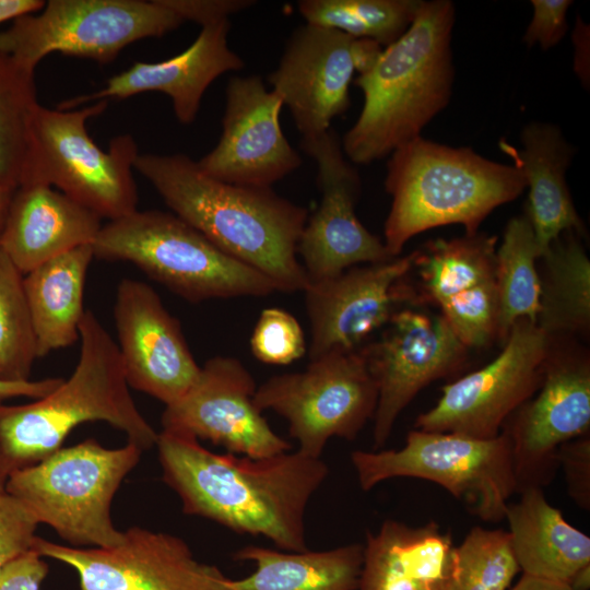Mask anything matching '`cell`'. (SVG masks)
<instances>
[{
    "label": "cell",
    "instance_id": "obj_1",
    "mask_svg": "<svg viewBox=\"0 0 590 590\" xmlns=\"http://www.w3.org/2000/svg\"><path fill=\"white\" fill-rule=\"evenodd\" d=\"M156 446L163 481L186 515L263 535L283 551H307L306 508L329 473L321 458L298 450L259 459L220 455L193 437L164 430Z\"/></svg>",
    "mask_w": 590,
    "mask_h": 590
},
{
    "label": "cell",
    "instance_id": "obj_2",
    "mask_svg": "<svg viewBox=\"0 0 590 590\" xmlns=\"http://www.w3.org/2000/svg\"><path fill=\"white\" fill-rule=\"evenodd\" d=\"M134 169L175 215L227 255L268 276L278 292H304L308 279L297 244L308 210L271 188L206 176L186 154H139Z\"/></svg>",
    "mask_w": 590,
    "mask_h": 590
},
{
    "label": "cell",
    "instance_id": "obj_3",
    "mask_svg": "<svg viewBox=\"0 0 590 590\" xmlns=\"http://www.w3.org/2000/svg\"><path fill=\"white\" fill-rule=\"evenodd\" d=\"M455 21L451 1L422 0L404 34L384 47L371 69L353 81L364 103L341 142L352 164L367 165L390 155L421 137L446 108L455 81Z\"/></svg>",
    "mask_w": 590,
    "mask_h": 590
},
{
    "label": "cell",
    "instance_id": "obj_4",
    "mask_svg": "<svg viewBox=\"0 0 590 590\" xmlns=\"http://www.w3.org/2000/svg\"><path fill=\"white\" fill-rule=\"evenodd\" d=\"M79 329L80 356L67 380L30 403L0 404V475L5 479L55 453L85 422L104 421L142 450L157 442L158 433L129 392L117 343L91 310Z\"/></svg>",
    "mask_w": 590,
    "mask_h": 590
},
{
    "label": "cell",
    "instance_id": "obj_5",
    "mask_svg": "<svg viewBox=\"0 0 590 590\" xmlns=\"http://www.w3.org/2000/svg\"><path fill=\"white\" fill-rule=\"evenodd\" d=\"M387 163L385 190L391 206L385 246L399 257L409 239L426 229L462 225L465 235L527 188L514 165L497 163L468 146L452 148L417 137L394 150Z\"/></svg>",
    "mask_w": 590,
    "mask_h": 590
},
{
    "label": "cell",
    "instance_id": "obj_6",
    "mask_svg": "<svg viewBox=\"0 0 590 590\" xmlns=\"http://www.w3.org/2000/svg\"><path fill=\"white\" fill-rule=\"evenodd\" d=\"M94 257L128 261L190 303L278 292L263 273L227 255L174 213L134 211L103 225Z\"/></svg>",
    "mask_w": 590,
    "mask_h": 590
},
{
    "label": "cell",
    "instance_id": "obj_7",
    "mask_svg": "<svg viewBox=\"0 0 590 590\" xmlns=\"http://www.w3.org/2000/svg\"><path fill=\"white\" fill-rule=\"evenodd\" d=\"M107 106L108 101H98L78 109H52L38 103L30 122L17 187H56L109 221L137 211L132 170L140 153L135 140L131 134L116 135L104 151L86 129L87 120Z\"/></svg>",
    "mask_w": 590,
    "mask_h": 590
},
{
    "label": "cell",
    "instance_id": "obj_8",
    "mask_svg": "<svg viewBox=\"0 0 590 590\" xmlns=\"http://www.w3.org/2000/svg\"><path fill=\"white\" fill-rule=\"evenodd\" d=\"M142 451L130 441L108 449L90 438L11 473L4 488L73 547H113L123 531L114 526L111 502Z\"/></svg>",
    "mask_w": 590,
    "mask_h": 590
},
{
    "label": "cell",
    "instance_id": "obj_9",
    "mask_svg": "<svg viewBox=\"0 0 590 590\" xmlns=\"http://www.w3.org/2000/svg\"><path fill=\"white\" fill-rule=\"evenodd\" d=\"M351 461L363 491L393 477L430 481L484 521L505 519L508 499L516 494L509 439L503 432L480 439L414 428L401 449L355 450Z\"/></svg>",
    "mask_w": 590,
    "mask_h": 590
},
{
    "label": "cell",
    "instance_id": "obj_10",
    "mask_svg": "<svg viewBox=\"0 0 590 590\" xmlns=\"http://www.w3.org/2000/svg\"><path fill=\"white\" fill-rule=\"evenodd\" d=\"M184 22L164 0H49L0 32V51L32 72L56 51L106 64L131 43Z\"/></svg>",
    "mask_w": 590,
    "mask_h": 590
},
{
    "label": "cell",
    "instance_id": "obj_11",
    "mask_svg": "<svg viewBox=\"0 0 590 590\" xmlns=\"http://www.w3.org/2000/svg\"><path fill=\"white\" fill-rule=\"evenodd\" d=\"M378 387L362 347L310 359L306 369L276 375L256 389L259 411L272 410L288 422L298 451L321 458L332 437L353 440L373 420Z\"/></svg>",
    "mask_w": 590,
    "mask_h": 590
},
{
    "label": "cell",
    "instance_id": "obj_12",
    "mask_svg": "<svg viewBox=\"0 0 590 590\" xmlns=\"http://www.w3.org/2000/svg\"><path fill=\"white\" fill-rule=\"evenodd\" d=\"M534 322L518 320L500 353L482 368L441 389V397L417 416L415 428L488 439L499 435L506 420L540 388L552 350Z\"/></svg>",
    "mask_w": 590,
    "mask_h": 590
},
{
    "label": "cell",
    "instance_id": "obj_13",
    "mask_svg": "<svg viewBox=\"0 0 590 590\" xmlns=\"http://www.w3.org/2000/svg\"><path fill=\"white\" fill-rule=\"evenodd\" d=\"M516 493L545 488L558 470L560 445L590 434V361L585 354L554 352L538 391L504 423Z\"/></svg>",
    "mask_w": 590,
    "mask_h": 590
},
{
    "label": "cell",
    "instance_id": "obj_14",
    "mask_svg": "<svg viewBox=\"0 0 590 590\" xmlns=\"http://www.w3.org/2000/svg\"><path fill=\"white\" fill-rule=\"evenodd\" d=\"M378 387L373 417L374 449L388 440L400 413L436 379L459 370L468 347L441 314L404 306L397 310L378 340L362 346Z\"/></svg>",
    "mask_w": 590,
    "mask_h": 590
},
{
    "label": "cell",
    "instance_id": "obj_15",
    "mask_svg": "<svg viewBox=\"0 0 590 590\" xmlns=\"http://www.w3.org/2000/svg\"><path fill=\"white\" fill-rule=\"evenodd\" d=\"M299 145L317 164V185L321 193L320 203L308 215L297 244V256L308 284L333 278L355 266L396 258L355 213L361 177L345 158L334 130L300 139Z\"/></svg>",
    "mask_w": 590,
    "mask_h": 590
},
{
    "label": "cell",
    "instance_id": "obj_16",
    "mask_svg": "<svg viewBox=\"0 0 590 590\" xmlns=\"http://www.w3.org/2000/svg\"><path fill=\"white\" fill-rule=\"evenodd\" d=\"M33 551L72 567L81 590H225L227 577L184 540L132 527L113 547L80 548L36 536Z\"/></svg>",
    "mask_w": 590,
    "mask_h": 590
},
{
    "label": "cell",
    "instance_id": "obj_17",
    "mask_svg": "<svg viewBox=\"0 0 590 590\" xmlns=\"http://www.w3.org/2000/svg\"><path fill=\"white\" fill-rule=\"evenodd\" d=\"M415 257L416 250L308 284L303 293L310 324L309 359L361 349L402 305L414 302L404 279Z\"/></svg>",
    "mask_w": 590,
    "mask_h": 590
},
{
    "label": "cell",
    "instance_id": "obj_18",
    "mask_svg": "<svg viewBox=\"0 0 590 590\" xmlns=\"http://www.w3.org/2000/svg\"><path fill=\"white\" fill-rule=\"evenodd\" d=\"M256 382L244 364L214 356L201 366L192 387L165 405L164 432L206 439L227 452L259 459L288 451L253 403Z\"/></svg>",
    "mask_w": 590,
    "mask_h": 590
},
{
    "label": "cell",
    "instance_id": "obj_19",
    "mask_svg": "<svg viewBox=\"0 0 590 590\" xmlns=\"http://www.w3.org/2000/svg\"><path fill=\"white\" fill-rule=\"evenodd\" d=\"M222 133L197 164L209 177L232 185L271 188L302 165L280 122L282 99L259 75H235L225 91Z\"/></svg>",
    "mask_w": 590,
    "mask_h": 590
},
{
    "label": "cell",
    "instance_id": "obj_20",
    "mask_svg": "<svg viewBox=\"0 0 590 590\" xmlns=\"http://www.w3.org/2000/svg\"><path fill=\"white\" fill-rule=\"evenodd\" d=\"M117 347L129 387L168 405L196 382L199 366L180 322L148 284L123 279L114 306Z\"/></svg>",
    "mask_w": 590,
    "mask_h": 590
},
{
    "label": "cell",
    "instance_id": "obj_21",
    "mask_svg": "<svg viewBox=\"0 0 590 590\" xmlns=\"http://www.w3.org/2000/svg\"><path fill=\"white\" fill-rule=\"evenodd\" d=\"M354 37L305 23L286 42L268 81L291 111L302 139L331 129L332 120L350 105V84L356 71Z\"/></svg>",
    "mask_w": 590,
    "mask_h": 590
},
{
    "label": "cell",
    "instance_id": "obj_22",
    "mask_svg": "<svg viewBox=\"0 0 590 590\" xmlns=\"http://www.w3.org/2000/svg\"><path fill=\"white\" fill-rule=\"evenodd\" d=\"M229 27V20L202 26L182 52L158 62H134L113 75L103 88L63 101L58 108L75 109L90 102L161 92L170 97L178 121L189 125L197 118L210 84L225 72L245 67L244 60L228 46Z\"/></svg>",
    "mask_w": 590,
    "mask_h": 590
},
{
    "label": "cell",
    "instance_id": "obj_23",
    "mask_svg": "<svg viewBox=\"0 0 590 590\" xmlns=\"http://www.w3.org/2000/svg\"><path fill=\"white\" fill-rule=\"evenodd\" d=\"M102 219L59 190L20 186L12 196L0 247L23 274L83 245H92Z\"/></svg>",
    "mask_w": 590,
    "mask_h": 590
},
{
    "label": "cell",
    "instance_id": "obj_24",
    "mask_svg": "<svg viewBox=\"0 0 590 590\" xmlns=\"http://www.w3.org/2000/svg\"><path fill=\"white\" fill-rule=\"evenodd\" d=\"M455 548L435 521L386 520L366 533L358 590H451Z\"/></svg>",
    "mask_w": 590,
    "mask_h": 590
},
{
    "label": "cell",
    "instance_id": "obj_25",
    "mask_svg": "<svg viewBox=\"0 0 590 590\" xmlns=\"http://www.w3.org/2000/svg\"><path fill=\"white\" fill-rule=\"evenodd\" d=\"M522 149L500 143L527 181L529 199L526 214L534 232L540 258L550 244L566 231L586 236V227L574 205L566 172L575 148L565 139L559 127L532 121L520 134Z\"/></svg>",
    "mask_w": 590,
    "mask_h": 590
},
{
    "label": "cell",
    "instance_id": "obj_26",
    "mask_svg": "<svg viewBox=\"0 0 590 590\" xmlns=\"http://www.w3.org/2000/svg\"><path fill=\"white\" fill-rule=\"evenodd\" d=\"M519 495L518 502L507 504L505 519L520 570L568 583L590 564V538L566 521L543 488H527Z\"/></svg>",
    "mask_w": 590,
    "mask_h": 590
},
{
    "label": "cell",
    "instance_id": "obj_27",
    "mask_svg": "<svg viewBox=\"0 0 590 590\" xmlns=\"http://www.w3.org/2000/svg\"><path fill=\"white\" fill-rule=\"evenodd\" d=\"M92 245H83L40 264L23 278L37 357L80 340L83 298Z\"/></svg>",
    "mask_w": 590,
    "mask_h": 590
},
{
    "label": "cell",
    "instance_id": "obj_28",
    "mask_svg": "<svg viewBox=\"0 0 590 590\" xmlns=\"http://www.w3.org/2000/svg\"><path fill=\"white\" fill-rule=\"evenodd\" d=\"M363 552L359 543L316 552L248 545L234 559L252 560L256 570L244 579L227 578L225 590H358Z\"/></svg>",
    "mask_w": 590,
    "mask_h": 590
},
{
    "label": "cell",
    "instance_id": "obj_29",
    "mask_svg": "<svg viewBox=\"0 0 590 590\" xmlns=\"http://www.w3.org/2000/svg\"><path fill=\"white\" fill-rule=\"evenodd\" d=\"M581 237L562 233L539 259L543 270L535 324L551 339L585 335L590 329V260Z\"/></svg>",
    "mask_w": 590,
    "mask_h": 590
},
{
    "label": "cell",
    "instance_id": "obj_30",
    "mask_svg": "<svg viewBox=\"0 0 590 590\" xmlns=\"http://www.w3.org/2000/svg\"><path fill=\"white\" fill-rule=\"evenodd\" d=\"M496 237L485 234L428 241L416 250L413 268L418 269L426 299L440 303L495 281Z\"/></svg>",
    "mask_w": 590,
    "mask_h": 590
},
{
    "label": "cell",
    "instance_id": "obj_31",
    "mask_svg": "<svg viewBox=\"0 0 590 590\" xmlns=\"http://www.w3.org/2000/svg\"><path fill=\"white\" fill-rule=\"evenodd\" d=\"M540 252L528 215L512 217L496 249L498 335L506 341L521 319L536 322L540 302Z\"/></svg>",
    "mask_w": 590,
    "mask_h": 590
},
{
    "label": "cell",
    "instance_id": "obj_32",
    "mask_svg": "<svg viewBox=\"0 0 590 590\" xmlns=\"http://www.w3.org/2000/svg\"><path fill=\"white\" fill-rule=\"evenodd\" d=\"M422 0H300L307 24L368 38L387 47L410 27Z\"/></svg>",
    "mask_w": 590,
    "mask_h": 590
},
{
    "label": "cell",
    "instance_id": "obj_33",
    "mask_svg": "<svg viewBox=\"0 0 590 590\" xmlns=\"http://www.w3.org/2000/svg\"><path fill=\"white\" fill-rule=\"evenodd\" d=\"M38 105L34 72L0 51V184L16 189Z\"/></svg>",
    "mask_w": 590,
    "mask_h": 590
},
{
    "label": "cell",
    "instance_id": "obj_34",
    "mask_svg": "<svg viewBox=\"0 0 590 590\" xmlns=\"http://www.w3.org/2000/svg\"><path fill=\"white\" fill-rule=\"evenodd\" d=\"M24 275L0 247V379L30 380L37 357Z\"/></svg>",
    "mask_w": 590,
    "mask_h": 590
},
{
    "label": "cell",
    "instance_id": "obj_35",
    "mask_svg": "<svg viewBox=\"0 0 590 590\" xmlns=\"http://www.w3.org/2000/svg\"><path fill=\"white\" fill-rule=\"evenodd\" d=\"M519 571L509 532L476 526L455 548L451 590H507Z\"/></svg>",
    "mask_w": 590,
    "mask_h": 590
},
{
    "label": "cell",
    "instance_id": "obj_36",
    "mask_svg": "<svg viewBox=\"0 0 590 590\" xmlns=\"http://www.w3.org/2000/svg\"><path fill=\"white\" fill-rule=\"evenodd\" d=\"M306 340L298 320L276 307L261 311L250 337V351L261 363L288 365L306 353Z\"/></svg>",
    "mask_w": 590,
    "mask_h": 590
},
{
    "label": "cell",
    "instance_id": "obj_37",
    "mask_svg": "<svg viewBox=\"0 0 590 590\" xmlns=\"http://www.w3.org/2000/svg\"><path fill=\"white\" fill-rule=\"evenodd\" d=\"M39 524L19 498L0 491V571L4 566L33 551Z\"/></svg>",
    "mask_w": 590,
    "mask_h": 590
},
{
    "label": "cell",
    "instance_id": "obj_38",
    "mask_svg": "<svg viewBox=\"0 0 590 590\" xmlns=\"http://www.w3.org/2000/svg\"><path fill=\"white\" fill-rule=\"evenodd\" d=\"M558 469L562 468L567 493L581 509H590V434L571 439L557 450Z\"/></svg>",
    "mask_w": 590,
    "mask_h": 590
},
{
    "label": "cell",
    "instance_id": "obj_39",
    "mask_svg": "<svg viewBox=\"0 0 590 590\" xmlns=\"http://www.w3.org/2000/svg\"><path fill=\"white\" fill-rule=\"evenodd\" d=\"M571 0H532V19L523 35L528 47L539 45L543 50L556 46L565 36L567 11Z\"/></svg>",
    "mask_w": 590,
    "mask_h": 590
},
{
    "label": "cell",
    "instance_id": "obj_40",
    "mask_svg": "<svg viewBox=\"0 0 590 590\" xmlns=\"http://www.w3.org/2000/svg\"><path fill=\"white\" fill-rule=\"evenodd\" d=\"M185 22L192 21L205 26L244 11L256 3L253 0H164Z\"/></svg>",
    "mask_w": 590,
    "mask_h": 590
},
{
    "label": "cell",
    "instance_id": "obj_41",
    "mask_svg": "<svg viewBox=\"0 0 590 590\" xmlns=\"http://www.w3.org/2000/svg\"><path fill=\"white\" fill-rule=\"evenodd\" d=\"M47 574V563L31 551L3 567L0 590H39Z\"/></svg>",
    "mask_w": 590,
    "mask_h": 590
},
{
    "label": "cell",
    "instance_id": "obj_42",
    "mask_svg": "<svg viewBox=\"0 0 590 590\" xmlns=\"http://www.w3.org/2000/svg\"><path fill=\"white\" fill-rule=\"evenodd\" d=\"M62 378H45L40 380L7 381L0 379V404L12 398L39 399L52 392Z\"/></svg>",
    "mask_w": 590,
    "mask_h": 590
},
{
    "label": "cell",
    "instance_id": "obj_43",
    "mask_svg": "<svg viewBox=\"0 0 590 590\" xmlns=\"http://www.w3.org/2000/svg\"><path fill=\"white\" fill-rule=\"evenodd\" d=\"M588 26H586L580 19L576 20V28L574 32V43L576 47L575 55V70L582 83L589 84V74L586 71V44L589 43ZM588 64V63H587Z\"/></svg>",
    "mask_w": 590,
    "mask_h": 590
},
{
    "label": "cell",
    "instance_id": "obj_44",
    "mask_svg": "<svg viewBox=\"0 0 590 590\" xmlns=\"http://www.w3.org/2000/svg\"><path fill=\"white\" fill-rule=\"evenodd\" d=\"M45 3L42 0H0V23L38 12Z\"/></svg>",
    "mask_w": 590,
    "mask_h": 590
},
{
    "label": "cell",
    "instance_id": "obj_45",
    "mask_svg": "<svg viewBox=\"0 0 590 590\" xmlns=\"http://www.w3.org/2000/svg\"><path fill=\"white\" fill-rule=\"evenodd\" d=\"M510 590H573L568 583L522 574Z\"/></svg>",
    "mask_w": 590,
    "mask_h": 590
},
{
    "label": "cell",
    "instance_id": "obj_46",
    "mask_svg": "<svg viewBox=\"0 0 590 590\" xmlns=\"http://www.w3.org/2000/svg\"><path fill=\"white\" fill-rule=\"evenodd\" d=\"M15 189L0 184V239L4 228V223L9 210V205Z\"/></svg>",
    "mask_w": 590,
    "mask_h": 590
},
{
    "label": "cell",
    "instance_id": "obj_47",
    "mask_svg": "<svg viewBox=\"0 0 590 590\" xmlns=\"http://www.w3.org/2000/svg\"><path fill=\"white\" fill-rule=\"evenodd\" d=\"M568 586L573 590H589L590 589V564L578 569L568 581Z\"/></svg>",
    "mask_w": 590,
    "mask_h": 590
},
{
    "label": "cell",
    "instance_id": "obj_48",
    "mask_svg": "<svg viewBox=\"0 0 590 590\" xmlns=\"http://www.w3.org/2000/svg\"><path fill=\"white\" fill-rule=\"evenodd\" d=\"M7 479L0 475V491L4 489Z\"/></svg>",
    "mask_w": 590,
    "mask_h": 590
}]
</instances>
